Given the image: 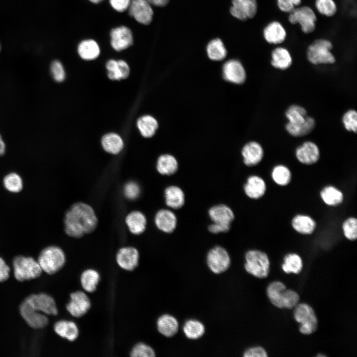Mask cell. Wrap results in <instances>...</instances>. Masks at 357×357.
I'll use <instances>...</instances> for the list:
<instances>
[{
    "label": "cell",
    "mask_w": 357,
    "mask_h": 357,
    "mask_svg": "<svg viewBox=\"0 0 357 357\" xmlns=\"http://www.w3.org/2000/svg\"><path fill=\"white\" fill-rule=\"evenodd\" d=\"M342 230L345 237L350 240L357 238V220L354 217L347 219L342 224Z\"/></svg>",
    "instance_id": "46"
},
{
    "label": "cell",
    "mask_w": 357,
    "mask_h": 357,
    "mask_svg": "<svg viewBox=\"0 0 357 357\" xmlns=\"http://www.w3.org/2000/svg\"><path fill=\"white\" fill-rule=\"evenodd\" d=\"M232 2L230 12L239 20L244 21L253 18L257 12V0H232Z\"/></svg>",
    "instance_id": "13"
},
{
    "label": "cell",
    "mask_w": 357,
    "mask_h": 357,
    "mask_svg": "<svg viewBox=\"0 0 357 357\" xmlns=\"http://www.w3.org/2000/svg\"><path fill=\"white\" fill-rule=\"evenodd\" d=\"M77 52L82 59L91 60L97 59L100 53L98 44L93 39H86L82 41L78 44Z\"/></svg>",
    "instance_id": "30"
},
{
    "label": "cell",
    "mask_w": 357,
    "mask_h": 357,
    "mask_svg": "<svg viewBox=\"0 0 357 357\" xmlns=\"http://www.w3.org/2000/svg\"><path fill=\"white\" fill-rule=\"evenodd\" d=\"M155 356L153 349L143 343L136 344L130 352V356L132 357H153Z\"/></svg>",
    "instance_id": "47"
},
{
    "label": "cell",
    "mask_w": 357,
    "mask_h": 357,
    "mask_svg": "<svg viewBox=\"0 0 357 357\" xmlns=\"http://www.w3.org/2000/svg\"><path fill=\"white\" fill-rule=\"evenodd\" d=\"M293 228L298 233L303 235L312 234L316 227L315 221L309 216L298 214L292 219Z\"/></svg>",
    "instance_id": "28"
},
{
    "label": "cell",
    "mask_w": 357,
    "mask_h": 357,
    "mask_svg": "<svg viewBox=\"0 0 357 357\" xmlns=\"http://www.w3.org/2000/svg\"><path fill=\"white\" fill-rule=\"evenodd\" d=\"M155 223L158 229L166 233L175 231L177 225V218L171 210L163 209L159 210L155 215Z\"/></svg>",
    "instance_id": "21"
},
{
    "label": "cell",
    "mask_w": 357,
    "mask_h": 357,
    "mask_svg": "<svg viewBox=\"0 0 357 357\" xmlns=\"http://www.w3.org/2000/svg\"><path fill=\"white\" fill-rule=\"evenodd\" d=\"M110 37L112 48L118 52L126 49L133 43L132 32L125 26L122 25L112 29Z\"/></svg>",
    "instance_id": "14"
},
{
    "label": "cell",
    "mask_w": 357,
    "mask_h": 357,
    "mask_svg": "<svg viewBox=\"0 0 357 357\" xmlns=\"http://www.w3.org/2000/svg\"><path fill=\"white\" fill-rule=\"evenodd\" d=\"M223 74L225 80L238 84L243 83L246 77L244 67L236 60H231L225 63Z\"/></svg>",
    "instance_id": "17"
},
{
    "label": "cell",
    "mask_w": 357,
    "mask_h": 357,
    "mask_svg": "<svg viewBox=\"0 0 357 357\" xmlns=\"http://www.w3.org/2000/svg\"><path fill=\"white\" fill-rule=\"evenodd\" d=\"M127 10L129 15L141 24L148 25L152 20L153 10L147 0H131Z\"/></svg>",
    "instance_id": "11"
},
{
    "label": "cell",
    "mask_w": 357,
    "mask_h": 357,
    "mask_svg": "<svg viewBox=\"0 0 357 357\" xmlns=\"http://www.w3.org/2000/svg\"><path fill=\"white\" fill-rule=\"evenodd\" d=\"M267 295L271 302L280 308H292L298 303L299 297L292 290H287L285 285L279 281L270 283L266 290Z\"/></svg>",
    "instance_id": "2"
},
{
    "label": "cell",
    "mask_w": 357,
    "mask_h": 357,
    "mask_svg": "<svg viewBox=\"0 0 357 357\" xmlns=\"http://www.w3.org/2000/svg\"><path fill=\"white\" fill-rule=\"evenodd\" d=\"M285 115L288 122L296 125L304 123L307 117L306 109L297 104L290 106L286 110Z\"/></svg>",
    "instance_id": "36"
},
{
    "label": "cell",
    "mask_w": 357,
    "mask_h": 357,
    "mask_svg": "<svg viewBox=\"0 0 357 357\" xmlns=\"http://www.w3.org/2000/svg\"><path fill=\"white\" fill-rule=\"evenodd\" d=\"M208 215L213 223L231 225L235 218L233 210L226 205L218 204L211 207Z\"/></svg>",
    "instance_id": "24"
},
{
    "label": "cell",
    "mask_w": 357,
    "mask_h": 357,
    "mask_svg": "<svg viewBox=\"0 0 357 357\" xmlns=\"http://www.w3.org/2000/svg\"><path fill=\"white\" fill-rule=\"evenodd\" d=\"M91 307L88 297L82 291H76L70 295V300L66 304L67 311L75 317H80L85 314Z\"/></svg>",
    "instance_id": "15"
},
{
    "label": "cell",
    "mask_w": 357,
    "mask_h": 357,
    "mask_svg": "<svg viewBox=\"0 0 357 357\" xmlns=\"http://www.w3.org/2000/svg\"><path fill=\"white\" fill-rule=\"evenodd\" d=\"M151 4L154 6L162 7L166 5L170 0H147Z\"/></svg>",
    "instance_id": "55"
},
{
    "label": "cell",
    "mask_w": 357,
    "mask_h": 357,
    "mask_svg": "<svg viewBox=\"0 0 357 357\" xmlns=\"http://www.w3.org/2000/svg\"><path fill=\"white\" fill-rule=\"evenodd\" d=\"M207 53L210 59L221 60L227 56V50L221 39L216 38L211 40L207 45Z\"/></svg>",
    "instance_id": "39"
},
{
    "label": "cell",
    "mask_w": 357,
    "mask_h": 357,
    "mask_svg": "<svg viewBox=\"0 0 357 357\" xmlns=\"http://www.w3.org/2000/svg\"><path fill=\"white\" fill-rule=\"evenodd\" d=\"M157 326L159 332L168 337L176 334L178 328V323L176 318L167 314L159 317L157 321Z\"/></svg>",
    "instance_id": "32"
},
{
    "label": "cell",
    "mask_w": 357,
    "mask_h": 357,
    "mask_svg": "<svg viewBox=\"0 0 357 357\" xmlns=\"http://www.w3.org/2000/svg\"><path fill=\"white\" fill-rule=\"evenodd\" d=\"M12 264L14 276L20 282L36 279L43 271L38 261L31 257L17 256Z\"/></svg>",
    "instance_id": "5"
},
{
    "label": "cell",
    "mask_w": 357,
    "mask_h": 357,
    "mask_svg": "<svg viewBox=\"0 0 357 357\" xmlns=\"http://www.w3.org/2000/svg\"><path fill=\"white\" fill-rule=\"evenodd\" d=\"M10 269L5 261L0 257V282H4L8 279L9 276Z\"/></svg>",
    "instance_id": "54"
},
{
    "label": "cell",
    "mask_w": 357,
    "mask_h": 357,
    "mask_svg": "<svg viewBox=\"0 0 357 357\" xmlns=\"http://www.w3.org/2000/svg\"><path fill=\"white\" fill-rule=\"evenodd\" d=\"M317 357H325V355L319 354L317 355Z\"/></svg>",
    "instance_id": "58"
},
{
    "label": "cell",
    "mask_w": 357,
    "mask_h": 357,
    "mask_svg": "<svg viewBox=\"0 0 357 357\" xmlns=\"http://www.w3.org/2000/svg\"><path fill=\"white\" fill-rule=\"evenodd\" d=\"M231 225L213 223L209 226L208 230L212 234L225 233L229 231Z\"/></svg>",
    "instance_id": "53"
},
{
    "label": "cell",
    "mask_w": 357,
    "mask_h": 357,
    "mask_svg": "<svg viewBox=\"0 0 357 357\" xmlns=\"http://www.w3.org/2000/svg\"><path fill=\"white\" fill-rule=\"evenodd\" d=\"M125 223L132 234L139 235L145 230L147 221L145 215L142 212L133 211L127 215Z\"/></svg>",
    "instance_id": "29"
},
{
    "label": "cell",
    "mask_w": 357,
    "mask_h": 357,
    "mask_svg": "<svg viewBox=\"0 0 357 357\" xmlns=\"http://www.w3.org/2000/svg\"><path fill=\"white\" fill-rule=\"evenodd\" d=\"M24 300L34 309L44 314L56 315L58 313L55 300L47 294H32Z\"/></svg>",
    "instance_id": "10"
},
{
    "label": "cell",
    "mask_w": 357,
    "mask_h": 357,
    "mask_svg": "<svg viewBox=\"0 0 357 357\" xmlns=\"http://www.w3.org/2000/svg\"><path fill=\"white\" fill-rule=\"evenodd\" d=\"M207 263L212 272L220 274L226 271L231 262L227 251L223 247L217 246L211 249L207 255Z\"/></svg>",
    "instance_id": "9"
},
{
    "label": "cell",
    "mask_w": 357,
    "mask_h": 357,
    "mask_svg": "<svg viewBox=\"0 0 357 357\" xmlns=\"http://www.w3.org/2000/svg\"><path fill=\"white\" fill-rule=\"evenodd\" d=\"M19 311L23 319L32 328H44L49 323V319L46 314L34 309L25 300L20 305Z\"/></svg>",
    "instance_id": "12"
},
{
    "label": "cell",
    "mask_w": 357,
    "mask_h": 357,
    "mask_svg": "<svg viewBox=\"0 0 357 357\" xmlns=\"http://www.w3.org/2000/svg\"><path fill=\"white\" fill-rule=\"evenodd\" d=\"M271 177L274 181L280 186H286L292 179L290 170L283 165L275 166L272 170Z\"/></svg>",
    "instance_id": "41"
},
{
    "label": "cell",
    "mask_w": 357,
    "mask_h": 357,
    "mask_svg": "<svg viewBox=\"0 0 357 357\" xmlns=\"http://www.w3.org/2000/svg\"><path fill=\"white\" fill-rule=\"evenodd\" d=\"M294 316L300 324L299 330L301 333L309 335L316 330L318 320L314 310L309 305L305 303L298 304L295 307Z\"/></svg>",
    "instance_id": "8"
},
{
    "label": "cell",
    "mask_w": 357,
    "mask_h": 357,
    "mask_svg": "<svg viewBox=\"0 0 357 357\" xmlns=\"http://www.w3.org/2000/svg\"><path fill=\"white\" fill-rule=\"evenodd\" d=\"M100 278V275L97 271L94 269L86 270L80 277L81 286L85 291L92 293L96 290Z\"/></svg>",
    "instance_id": "38"
},
{
    "label": "cell",
    "mask_w": 357,
    "mask_h": 357,
    "mask_svg": "<svg viewBox=\"0 0 357 357\" xmlns=\"http://www.w3.org/2000/svg\"><path fill=\"white\" fill-rule=\"evenodd\" d=\"M55 332L60 337L69 341L75 340L79 334L78 328L73 321L61 320L57 322L54 326Z\"/></svg>",
    "instance_id": "27"
},
{
    "label": "cell",
    "mask_w": 357,
    "mask_h": 357,
    "mask_svg": "<svg viewBox=\"0 0 357 357\" xmlns=\"http://www.w3.org/2000/svg\"><path fill=\"white\" fill-rule=\"evenodd\" d=\"M116 260L119 266L122 269L132 271L138 265V251L133 247H122L117 253Z\"/></svg>",
    "instance_id": "19"
},
{
    "label": "cell",
    "mask_w": 357,
    "mask_h": 357,
    "mask_svg": "<svg viewBox=\"0 0 357 357\" xmlns=\"http://www.w3.org/2000/svg\"><path fill=\"white\" fill-rule=\"evenodd\" d=\"M315 126L314 119L307 116L304 123L296 125L288 122L285 127L287 132L291 136L295 137H300L309 134L313 130Z\"/></svg>",
    "instance_id": "31"
},
{
    "label": "cell",
    "mask_w": 357,
    "mask_h": 357,
    "mask_svg": "<svg viewBox=\"0 0 357 357\" xmlns=\"http://www.w3.org/2000/svg\"><path fill=\"white\" fill-rule=\"evenodd\" d=\"M137 125L141 135L146 138L153 136L158 127L156 119L149 115L140 117L137 121Z\"/></svg>",
    "instance_id": "37"
},
{
    "label": "cell",
    "mask_w": 357,
    "mask_h": 357,
    "mask_svg": "<svg viewBox=\"0 0 357 357\" xmlns=\"http://www.w3.org/2000/svg\"><path fill=\"white\" fill-rule=\"evenodd\" d=\"M101 143L105 151L113 154L119 153L123 147L122 138L115 133L105 135L102 139Z\"/></svg>",
    "instance_id": "35"
},
{
    "label": "cell",
    "mask_w": 357,
    "mask_h": 357,
    "mask_svg": "<svg viewBox=\"0 0 357 357\" xmlns=\"http://www.w3.org/2000/svg\"><path fill=\"white\" fill-rule=\"evenodd\" d=\"M245 270L259 278L267 277L269 273L270 261L267 254L258 250H250L245 255Z\"/></svg>",
    "instance_id": "6"
},
{
    "label": "cell",
    "mask_w": 357,
    "mask_h": 357,
    "mask_svg": "<svg viewBox=\"0 0 357 357\" xmlns=\"http://www.w3.org/2000/svg\"><path fill=\"white\" fill-rule=\"evenodd\" d=\"M276 2L281 11L289 13L300 5L301 0H276Z\"/></svg>",
    "instance_id": "50"
},
{
    "label": "cell",
    "mask_w": 357,
    "mask_h": 357,
    "mask_svg": "<svg viewBox=\"0 0 357 357\" xmlns=\"http://www.w3.org/2000/svg\"><path fill=\"white\" fill-rule=\"evenodd\" d=\"M4 187L13 193L20 192L23 187V181L20 176L15 173L8 174L3 178Z\"/></svg>",
    "instance_id": "44"
},
{
    "label": "cell",
    "mask_w": 357,
    "mask_h": 357,
    "mask_svg": "<svg viewBox=\"0 0 357 357\" xmlns=\"http://www.w3.org/2000/svg\"><path fill=\"white\" fill-rule=\"evenodd\" d=\"M320 195L322 201L328 206H338L341 204L344 200L342 192L332 185L324 187L321 190Z\"/></svg>",
    "instance_id": "34"
},
{
    "label": "cell",
    "mask_w": 357,
    "mask_h": 357,
    "mask_svg": "<svg viewBox=\"0 0 357 357\" xmlns=\"http://www.w3.org/2000/svg\"><path fill=\"white\" fill-rule=\"evenodd\" d=\"M315 7L321 15L326 17H332L337 11V6L334 0H315Z\"/></svg>",
    "instance_id": "43"
},
{
    "label": "cell",
    "mask_w": 357,
    "mask_h": 357,
    "mask_svg": "<svg viewBox=\"0 0 357 357\" xmlns=\"http://www.w3.org/2000/svg\"><path fill=\"white\" fill-rule=\"evenodd\" d=\"M123 193L127 198L130 200L135 199L140 194V186L134 181L128 182L124 185Z\"/></svg>",
    "instance_id": "48"
},
{
    "label": "cell",
    "mask_w": 357,
    "mask_h": 357,
    "mask_svg": "<svg viewBox=\"0 0 357 357\" xmlns=\"http://www.w3.org/2000/svg\"><path fill=\"white\" fill-rule=\"evenodd\" d=\"M156 169L160 174L170 176L177 171L178 163L176 158L172 155H162L157 160Z\"/></svg>",
    "instance_id": "33"
},
{
    "label": "cell",
    "mask_w": 357,
    "mask_h": 357,
    "mask_svg": "<svg viewBox=\"0 0 357 357\" xmlns=\"http://www.w3.org/2000/svg\"><path fill=\"white\" fill-rule=\"evenodd\" d=\"M244 357H267V352L261 347H255L246 350L244 354Z\"/></svg>",
    "instance_id": "52"
},
{
    "label": "cell",
    "mask_w": 357,
    "mask_h": 357,
    "mask_svg": "<svg viewBox=\"0 0 357 357\" xmlns=\"http://www.w3.org/2000/svg\"><path fill=\"white\" fill-rule=\"evenodd\" d=\"M288 21L292 24H298L304 34H310L316 28L317 16L309 6H298L289 13Z\"/></svg>",
    "instance_id": "7"
},
{
    "label": "cell",
    "mask_w": 357,
    "mask_h": 357,
    "mask_svg": "<svg viewBox=\"0 0 357 357\" xmlns=\"http://www.w3.org/2000/svg\"><path fill=\"white\" fill-rule=\"evenodd\" d=\"M342 121L345 129L355 133L357 131V112L355 110L349 109L343 115Z\"/></svg>",
    "instance_id": "45"
},
{
    "label": "cell",
    "mask_w": 357,
    "mask_h": 357,
    "mask_svg": "<svg viewBox=\"0 0 357 357\" xmlns=\"http://www.w3.org/2000/svg\"><path fill=\"white\" fill-rule=\"evenodd\" d=\"M243 189L245 194L249 198L257 199L265 194L266 184L262 178L256 175H252L247 178Z\"/></svg>",
    "instance_id": "22"
},
{
    "label": "cell",
    "mask_w": 357,
    "mask_h": 357,
    "mask_svg": "<svg viewBox=\"0 0 357 357\" xmlns=\"http://www.w3.org/2000/svg\"><path fill=\"white\" fill-rule=\"evenodd\" d=\"M90 2L93 3H98L104 0H89Z\"/></svg>",
    "instance_id": "57"
},
{
    "label": "cell",
    "mask_w": 357,
    "mask_h": 357,
    "mask_svg": "<svg viewBox=\"0 0 357 357\" xmlns=\"http://www.w3.org/2000/svg\"><path fill=\"white\" fill-rule=\"evenodd\" d=\"M241 154L244 164L248 167L257 165L263 159L264 150L261 145L256 141H250L243 147Z\"/></svg>",
    "instance_id": "20"
},
{
    "label": "cell",
    "mask_w": 357,
    "mask_h": 357,
    "mask_svg": "<svg viewBox=\"0 0 357 357\" xmlns=\"http://www.w3.org/2000/svg\"><path fill=\"white\" fill-rule=\"evenodd\" d=\"M263 36L267 43L279 45L285 41L287 32L280 22L274 20L268 23L264 28Z\"/></svg>",
    "instance_id": "18"
},
{
    "label": "cell",
    "mask_w": 357,
    "mask_h": 357,
    "mask_svg": "<svg viewBox=\"0 0 357 357\" xmlns=\"http://www.w3.org/2000/svg\"><path fill=\"white\" fill-rule=\"evenodd\" d=\"M270 63L274 68L285 70L292 65L293 58L287 49L278 47L274 49L271 52Z\"/></svg>",
    "instance_id": "23"
},
{
    "label": "cell",
    "mask_w": 357,
    "mask_h": 357,
    "mask_svg": "<svg viewBox=\"0 0 357 357\" xmlns=\"http://www.w3.org/2000/svg\"><path fill=\"white\" fill-rule=\"evenodd\" d=\"M183 331L188 338L197 339L204 334L205 327L201 322L195 319H190L185 322Z\"/></svg>",
    "instance_id": "42"
},
{
    "label": "cell",
    "mask_w": 357,
    "mask_h": 357,
    "mask_svg": "<svg viewBox=\"0 0 357 357\" xmlns=\"http://www.w3.org/2000/svg\"><path fill=\"white\" fill-rule=\"evenodd\" d=\"M333 48L330 40L324 38L316 39L307 48V60L315 65L334 64L336 60L332 53Z\"/></svg>",
    "instance_id": "3"
},
{
    "label": "cell",
    "mask_w": 357,
    "mask_h": 357,
    "mask_svg": "<svg viewBox=\"0 0 357 357\" xmlns=\"http://www.w3.org/2000/svg\"><path fill=\"white\" fill-rule=\"evenodd\" d=\"M5 146L0 135V156L3 155L5 152Z\"/></svg>",
    "instance_id": "56"
},
{
    "label": "cell",
    "mask_w": 357,
    "mask_h": 357,
    "mask_svg": "<svg viewBox=\"0 0 357 357\" xmlns=\"http://www.w3.org/2000/svg\"><path fill=\"white\" fill-rule=\"evenodd\" d=\"M109 78L113 80H119L127 78L129 74V67L123 60H110L106 63Z\"/></svg>",
    "instance_id": "25"
},
{
    "label": "cell",
    "mask_w": 357,
    "mask_h": 357,
    "mask_svg": "<svg viewBox=\"0 0 357 357\" xmlns=\"http://www.w3.org/2000/svg\"><path fill=\"white\" fill-rule=\"evenodd\" d=\"M131 0H109L111 6L116 11L123 12L128 9Z\"/></svg>",
    "instance_id": "51"
},
{
    "label": "cell",
    "mask_w": 357,
    "mask_h": 357,
    "mask_svg": "<svg viewBox=\"0 0 357 357\" xmlns=\"http://www.w3.org/2000/svg\"><path fill=\"white\" fill-rule=\"evenodd\" d=\"M295 156L300 163L311 165L319 160L320 156V150L314 142L306 141L296 148Z\"/></svg>",
    "instance_id": "16"
},
{
    "label": "cell",
    "mask_w": 357,
    "mask_h": 357,
    "mask_svg": "<svg viewBox=\"0 0 357 357\" xmlns=\"http://www.w3.org/2000/svg\"><path fill=\"white\" fill-rule=\"evenodd\" d=\"M97 223V218L92 207L85 203L77 202L65 214L64 231L68 236L79 238L92 232Z\"/></svg>",
    "instance_id": "1"
},
{
    "label": "cell",
    "mask_w": 357,
    "mask_h": 357,
    "mask_svg": "<svg viewBox=\"0 0 357 357\" xmlns=\"http://www.w3.org/2000/svg\"><path fill=\"white\" fill-rule=\"evenodd\" d=\"M42 271L52 275L58 272L65 262V256L63 250L57 246H50L40 252L38 260Z\"/></svg>",
    "instance_id": "4"
},
{
    "label": "cell",
    "mask_w": 357,
    "mask_h": 357,
    "mask_svg": "<svg viewBox=\"0 0 357 357\" xmlns=\"http://www.w3.org/2000/svg\"><path fill=\"white\" fill-rule=\"evenodd\" d=\"M51 72L54 80L60 82L64 80L65 71L62 63L59 60H54L51 65Z\"/></svg>",
    "instance_id": "49"
},
{
    "label": "cell",
    "mask_w": 357,
    "mask_h": 357,
    "mask_svg": "<svg viewBox=\"0 0 357 357\" xmlns=\"http://www.w3.org/2000/svg\"><path fill=\"white\" fill-rule=\"evenodd\" d=\"M166 205L174 209L182 207L185 202V195L183 190L176 185L169 186L164 191Z\"/></svg>",
    "instance_id": "26"
},
{
    "label": "cell",
    "mask_w": 357,
    "mask_h": 357,
    "mask_svg": "<svg viewBox=\"0 0 357 357\" xmlns=\"http://www.w3.org/2000/svg\"><path fill=\"white\" fill-rule=\"evenodd\" d=\"M282 267L283 270L286 273L298 274L302 268V259L296 253H288L284 258V263Z\"/></svg>",
    "instance_id": "40"
}]
</instances>
